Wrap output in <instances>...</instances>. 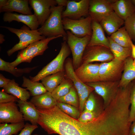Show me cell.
<instances>
[{"label": "cell", "mask_w": 135, "mask_h": 135, "mask_svg": "<svg viewBox=\"0 0 135 135\" xmlns=\"http://www.w3.org/2000/svg\"><path fill=\"white\" fill-rule=\"evenodd\" d=\"M131 56L134 59H135V44L132 42L131 46Z\"/></svg>", "instance_id": "cell-44"}, {"label": "cell", "mask_w": 135, "mask_h": 135, "mask_svg": "<svg viewBox=\"0 0 135 135\" xmlns=\"http://www.w3.org/2000/svg\"><path fill=\"white\" fill-rule=\"evenodd\" d=\"M109 36L118 44L124 47L131 48L133 42L124 26Z\"/></svg>", "instance_id": "cell-29"}, {"label": "cell", "mask_w": 135, "mask_h": 135, "mask_svg": "<svg viewBox=\"0 0 135 135\" xmlns=\"http://www.w3.org/2000/svg\"><path fill=\"white\" fill-rule=\"evenodd\" d=\"M114 58L109 48L101 46H87L83 54L81 64L94 62H108Z\"/></svg>", "instance_id": "cell-11"}, {"label": "cell", "mask_w": 135, "mask_h": 135, "mask_svg": "<svg viewBox=\"0 0 135 135\" xmlns=\"http://www.w3.org/2000/svg\"><path fill=\"white\" fill-rule=\"evenodd\" d=\"M124 20L114 11L104 18L100 22L104 30L110 36L124 24Z\"/></svg>", "instance_id": "cell-20"}, {"label": "cell", "mask_w": 135, "mask_h": 135, "mask_svg": "<svg viewBox=\"0 0 135 135\" xmlns=\"http://www.w3.org/2000/svg\"><path fill=\"white\" fill-rule=\"evenodd\" d=\"M112 6L114 11L124 20L135 12L132 0H115Z\"/></svg>", "instance_id": "cell-21"}, {"label": "cell", "mask_w": 135, "mask_h": 135, "mask_svg": "<svg viewBox=\"0 0 135 135\" xmlns=\"http://www.w3.org/2000/svg\"><path fill=\"white\" fill-rule=\"evenodd\" d=\"M134 44H135V43Z\"/></svg>", "instance_id": "cell-50"}, {"label": "cell", "mask_w": 135, "mask_h": 135, "mask_svg": "<svg viewBox=\"0 0 135 135\" xmlns=\"http://www.w3.org/2000/svg\"><path fill=\"white\" fill-rule=\"evenodd\" d=\"M17 101L24 120L29 121L32 125H37L39 114L36 107L30 102L20 100Z\"/></svg>", "instance_id": "cell-19"}, {"label": "cell", "mask_w": 135, "mask_h": 135, "mask_svg": "<svg viewBox=\"0 0 135 135\" xmlns=\"http://www.w3.org/2000/svg\"><path fill=\"white\" fill-rule=\"evenodd\" d=\"M4 36L2 34H0V44H2L5 40L4 38Z\"/></svg>", "instance_id": "cell-46"}, {"label": "cell", "mask_w": 135, "mask_h": 135, "mask_svg": "<svg viewBox=\"0 0 135 135\" xmlns=\"http://www.w3.org/2000/svg\"><path fill=\"white\" fill-rule=\"evenodd\" d=\"M61 37L60 36L47 37L28 45L25 48L19 52L16 60L10 63L12 66L16 67L23 62L30 63L36 56L42 55L48 48L49 42L52 40Z\"/></svg>", "instance_id": "cell-5"}, {"label": "cell", "mask_w": 135, "mask_h": 135, "mask_svg": "<svg viewBox=\"0 0 135 135\" xmlns=\"http://www.w3.org/2000/svg\"><path fill=\"white\" fill-rule=\"evenodd\" d=\"M132 0L133 4L135 6V0Z\"/></svg>", "instance_id": "cell-47"}, {"label": "cell", "mask_w": 135, "mask_h": 135, "mask_svg": "<svg viewBox=\"0 0 135 135\" xmlns=\"http://www.w3.org/2000/svg\"><path fill=\"white\" fill-rule=\"evenodd\" d=\"M11 80L6 78L2 74H0V87L3 88L7 85Z\"/></svg>", "instance_id": "cell-41"}, {"label": "cell", "mask_w": 135, "mask_h": 135, "mask_svg": "<svg viewBox=\"0 0 135 135\" xmlns=\"http://www.w3.org/2000/svg\"><path fill=\"white\" fill-rule=\"evenodd\" d=\"M100 65V64H82L74 72L78 78L84 83L99 82Z\"/></svg>", "instance_id": "cell-16"}, {"label": "cell", "mask_w": 135, "mask_h": 135, "mask_svg": "<svg viewBox=\"0 0 135 135\" xmlns=\"http://www.w3.org/2000/svg\"><path fill=\"white\" fill-rule=\"evenodd\" d=\"M22 113L15 102L0 103V122L16 123L24 122Z\"/></svg>", "instance_id": "cell-14"}, {"label": "cell", "mask_w": 135, "mask_h": 135, "mask_svg": "<svg viewBox=\"0 0 135 135\" xmlns=\"http://www.w3.org/2000/svg\"><path fill=\"white\" fill-rule=\"evenodd\" d=\"M56 105L62 111L70 116L76 119L79 118L80 114V112L75 106L58 101Z\"/></svg>", "instance_id": "cell-34"}, {"label": "cell", "mask_w": 135, "mask_h": 135, "mask_svg": "<svg viewBox=\"0 0 135 135\" xmlns=\"http://www.w3.org/2000/svg\"><path fill=\"white\" fill-rule=\"evenodd\" d=\"M3 88V91L6 93L12 94L22 100L27 101L31 95L30 92L26 89L20 87L14 79L11 80L9 83Z\"/></svg>", "instance_id": "cell-26"}, {"label": "cell", "mask_w": 135, "mask_h": 135, "mask_svg": "<svg viewBox=\"0 0 135 135\" xmlns=\"http://www.w3.org/2000/svg\"><path fill=\"white\" fill-rule=\"evenodd\" d=\"M74 86L70 79L64 78L61 83L51 92L52 97L57 101L60 97L67 94Z\"/></svg>", "instance_id": "cell-31"}, {"label": "cell", "mask_w": 135, "mask_h": 135, "mask_svg": "<svg viewBox=\"0 0 135 135\" xmlns=\"http://www.w3.org/2000/svg\"><path fill=\"white\" fill-rule=\"evenodd\" d=\"M119 82V81H100L86 84L93 88L96 92L102 98L104 108L116 96L120 88Z\"/></svg>", "instance_id": "cell-10"}, {"label": "cell", "mask_w": 135, "mask_h": 135, "mask_svg": "<svg viewBox=\"0 0 135 135\" xmlns=\"http://www.w3.org/2000/svg\"><path fill=\"white\" fill-rule=\"evenodd\" d=\"M38 110L39 114L38 124L48 134L116 135L115 123L104 111L92 121L83 123L65 113L56 105Z\"/></svg>", "instance_id": "cell-1"}, {"label": "cell", "mask_w": 135, "mask_h": 135, "mask_svg": "<svg viewBox=\"0 0 135 135\" xmlns=\"http://www.w3.org/2000/svg\"><path fill=\"white\" fill-rule=\"evenodd\" d=\"M90 0L78 1L68 0L65 10L63 11L62 18H67L72 20L79 19L83 16H89Z\"/></svg>", "instance_id": "cell-13"}, {"label": "cell", "mask_w": 135, "mask_h": 135, "mask_svg": "<svg viewBox=\"0 0 135 135\" xmlns=\"http://www.w3.org/2000/svg\"><path fill=\"white\" fill-rule=\"evenodd\" d=\"M33 135H39L36 134H34Z\"/></svg>", "instance_id": "cell-49"}, {"label": "cell", "mask_w": 135, "mask_h": 135, "mask_svg": "<svg viewBox=\"0 0 135 135\" xmlns=\"http://www.w3.org/2000/svg\"><path fill=\"white\" fill-rule=\"evenodd\" d=\"M66 33V41L72 54V64L75 70L81 64L84 53L91 36H87L79 38L75 36L69 30H67Z\"/></svg>", "instance_id": "cell-7"}, {"label": "cell", "mask_w": 135, "mask_h": 135, "mask_svg": "<svg viewBox=\"0 0 135 135\" xmlns=\"http://www.w3.org/2000/svg\"><path fill=\"white\" fill-rule=\"evenodd\" d=\"M65 77V70L47 76L41 80L47 91L52 92Z\"/></svg>", "instance_id": "cell-25"}, {"label": "cell", "mask_w": 135, "mask_h": 135, "mask_svg": "<svg viewBox=\"0 0 135 135\" xmlns=\"http://www.w3.org/2000/svg\"><path fill=\"white\" fill-rule=\"evenodd\" d=\"M92 34L87 46H101L110 49L109 40L100 23L92 20Z\"/></svg>", "instance_id": "cell-18"}, {"label": "cell", "mask_w": 135, "mask_h": 135, "mask_svg": "<svg viewBox=\"0 0 135 135\" xmlns=\"http://www.w3.org/2000/svg\"><path fill=\"white\" fill-rule=\"evenodd\" d=\"M109 42L110 49L114 58L124 61L131 56V48L122 46L113 41L109 36L108 37Z\"/></svg>", "instance_id": "cell-27"}, {"label": "cell", "mask_w": 135, "mask_h": 135, "mask_svg": "<svg viewBox=\"0 0 135 135\" xmlns=\"http://www.w3.org/2000/svg\"><path fill=\"white\" fill-rule=\"evenodd\" d=\"M37 108L48 109L56 105L57 101L52 96L51 92L47 91L41 95L33 96L30 100Z\"/></svg>", "instance_id": "cell-24"}, {"label": "cell", "mask_w": 135, "mask_h": 135, "mask_svg": "<svg viewBox=\"0 0 135 135\" xmlns=\"http://www.w3.org/2000/svg\"><path fill=\"white\" fill-rule=\"evenodd\" d=\"M130 100L131 105L130 109L129 118L132 123L135 120V79L132 81Z\"/></svg>", "instance_id": "cell-36"}, {"label": "cell", "mask_w": 135, "mask_h": 135, "mask_svg": "<svg viewBox=\"0 0 135 135\" xmlns=\"http://www.w3.org/2000/svg\"><path fill=\"white\" fill-rule=\"evenodd\" d=\"M58 6L64 7L66 6L68 2L67 0H55Z\"/></svg>", "instance_id": "cell-42"}, {"label": "cell", "mask_w": 135, "mask_h": 135, "mask_svg": "<svg viewBox=\"0 0 135 135\" xmlns=\"http://www.w3.org/2000/svg\"><path fill=\"white\" fill-rule=\"evenodd\" d=\"M28 0H8L6 4L0 9V12H16L22 14L31 15L32 14L28 6Z\"/></svg>", "instance_id": "cell-22"}, {"label": "cell", "mask_w": 135, "mask_h": 135, "mask_svg": "<svg viewBox=\"0 0 135 135\" xmlns=\"http://www.w3.org/2000/svg\"><path fill=\"white\" fill-rule=\"evenodd\" d=\"M22 78V86L29 90L30 94L33 96L42 94L47 91L42 83L32 82L24 76Z\"/></svg>", "instance_id": "cell-30"}, {"label": "cell", "mask_w": 135, "mask_h": 135, "mask_svg": "<svg viewBox=\"0 0 135 135\" xmlns=\"http://www.w3.org/2000/svg\"><path fill=\"white\" fill-rule=\"evenodd\" d=\"M28 2L41 26L50 16L51 8L57 5L54 0H29Z\"/></svg>", "instance_id": "cell-15"}, {"label": "cell", "mask_w": 135, "mask_h": 135, "mask_svg": "<svg viewBox=\"0 0 135 135\" xmlns=\"http://www.w3.org/2000/svg\"><path fill=\"white\" fill-rule=\"evenodd\" d=\"M71 52L66 41L61 44L60 50L56 58L44 66L37 74L34 77L30 76L33 82L38 81L44 77L64 70V64L66 58Z\"/></svg>", "instance_id": "cell-4"}, {"label": "cell", "mask_w": 135, "mask_h": 135, "mask_svg": "<svg viewBox=\"0 0 135 135\" xmlns=\"http://www.w3.org/2000/svg\"><path fill=\"white\" fill-rule=\"evenodd\" d=\"M76 91L74 86H73L67 94L60 97L57 101L70 104L77 108L79 104Z\"/></svg>", "instance_id": "cell-33"}, {"label": "cell", "mask_w": 135, "mask_h": 135, "mask_svg": "<svg viewBox=\"0 0 135 135\" xmlns=\"http://www.w3.org/2000/svg\"><path fill=\"white\" fill-rule=\"evenodd\" d=\"M1 27L5 28L15 34L19 39V42L7 52V54L9 56L17 51L24 49L31 44L46 38L38 31V29L30 30L28 27L24 25L20 29L6 26Z\"/></svg>", "instance_id": "cell-3"}, {"label": "cell", "mask_w": 135, "mask_h": 135, "mask_svg": "<svg viewBox=\"0 0 135 135\" xmlns=\"http://www.w3.org/2000/svg\"><path fill=\"white\" fill-rule=\"evenodd\" d=\"M8 0H0V9L4 6L6 4Z\"/></svg>", "instance_id": "cell-45"}, {"label": "cell", "mask_w": 135, "mask_h": 135, "mask_svg": "<svg viewBox=\"0 0 135 135\" xmlns=\"http://www.w3.org/2000/svg\"><path fill=\"white\" fill-rule=\"evenodd\" d=\"M96 103L95 97L92 92L90 94L86 100L84 110L93 112L102 111L104 109L98 110L96 109Z\"/></svg>", "instance_id": "cell-38"}, {"label": "cell", "mask_w": 135, "mask_h": 135, "mask_svg": "<svg viewBox=\"0 0 135 135\" xmlns=\"http://www.w3.org/2000/svg\"><path fill=\"white\" fill-rule=\"evenodd\" d=\"M134 64L135 65V59H134Z\"/></svg>", "instance_id": "cell-48"}, {"label": "cell", "mask_w": 135, "mask_h": 135, "mask_svg": "<svg viewBox=\"0 0 135 135\" xmlns=\"http://www.w3.org/2000/svg\"><path fill=\"white\" fill-rule=\"evenodd\" d=\"M115 0H90L89 15L92 20L100 23L106 16L114 12L112 3Z\"/></svg>", "instance_id": "cell-12"}, {"label": "cell", "mask_w": 135, "mask_h": 135, "mask_svg": "<svg viewBox=\"0 0 135 135\" xmlns=\"http://www.w3.org/2000/svg\"><path fill=\"white\" fill-rule=\"evenodd\" d=\"M65 77L72 81L77 92L79 99V108L82 112L84 110L86 102L91 93L94 90L92 88L82 82L77 76L73 68L72 60L68 58L66 60L64 65Z\"/></svg>", "instance_id": "cell-6"}, {"label": "cell", "mask_w": 135, "mask_h": 135, "mask_svg": "<svg viewBox=\"0 0 135 135\" xmlns=\"http://www.w3.org/2000/svg\"><path fill=\"white\" fill-rule=\"evenodd\" d=\"M135 79V65L134 59L130 56L124 61L123 72L119 82V88L127 86Z\"/></svg>", "instance_id": "cell-23"}, {"label": "cell", "mask_w": 135, "mask_h": 135, "mask_svg": "<svg viewBox=\"0 0 135 135\" xmlns=\"http://www.w3.org/2000/svg\"><path fill=\"white\" fill-rule=\"evenodd\" d=\"M38 127L37 125H34L26 123L18 135H32L33 131Z\"/></svg>", "instance_id": "cell-40"}, {"label": "cell", "mask_w": 135, "mask_h": 135, "mask_svg": "<svg viewBox=\"0 0 135 135\" xmlns=\"http://www.w3.org/2000/svg\"><path fill=\"white\" fill-rule=\"evenodd\" d=\"M102 111L92 112L84 110L78 120L83 123L88 122L94 120Z\"/></svg>", "instance_id": "cell-37"}, {"label": "cell", "mask_w": 135, "mask_h": 135, "mask_svg": "<svg viewBox=\"0 0 135 135\" xmlns=\"http://www.w3.org/2000/svg\"><path fill=\"white\" fill-rule=\"evenodd\" d=\"M130 135H135V120L132 122L130 126Z\"/></svg>", "instance_id": "cell-43"}, {"label": "cell", "mask_w": 135, "mask_h": 135, "mask_svg": "<svg viewBox=\"0 0 135 135\" xmlns=\"http://www.w3.org/2000/svg\"><path fill=\"white\" fill-rule=\"evenodd\" d=\"M92 20L89 16L85 18L72 20L67 18H62L64 30L70 31L75 36L82 38L87 36H91Z\"/></svg>", "instance_id": "cell-8"}, {"label": "cell", "mask_w": 135, "mask_h": 135, "mask_svg": "<svg viewBox=\"0 0 135 135\" xmlns=\"http://www.w3.org/2000/svg\"><path fill=\"white\" fill-rule=\"evenodd\" d=\"M124 61L114 58L111 61L100 64V81H119L124 68Z\"/></svg>", "instance_id": "cell-9"}, {"label": "cell", "mask_w": 135, "mask_h": 135, "mask_svg": "<svg viewBox=\"0 0 135 135\" xmlns=\"http://www.w3.org/2000/svg\"><path fill=\"white\" fill-rule=\"evenodd\" d=\"M10 62H6L0 58V70L5 71L12 74L17 78L25 74H28L38 67L35 66L24 68H18L11 66Z\"/></svg>", "instance_id": "cell-28"}, {"label": "cell", "mask_w": 135, "mask_h": 135, "mask_svg": "<svg viewBox=\"0 0 135 135\" xmlns=\"http://www.w3.org/2000/svg\"><path fill=\"white\" fill-rule=\"evenodd\" d=\"M64 7L56 6L52 7L50 16L44 24L38 29L42 35L47 37L60 36L66 41L67 35L64 28L62 13Z\"/></svg>", "instance_id": "cell-2"}, {"label": "cell", "mask_w": 135, "mask_h": 135, "mask_svg": "<svg viewBox=\"0 0 135 135\" xmlns=\"http://www.w3.org/2000/svg\"><path fill=\"white\" fill-rule=\"evenodd\" d=\"M24 122L8 124L2 123L0 124V135L16 134L24 127Z\"/></svg>", "instance_id": "cell-32"}, {"label": "cell", "mask_w": 135, "mask_h": 135, "mask_svg": "<svg viewBox=\"0 0 135 135\" xmlns=\"http://www.w3.org/2000/svg\"><path fill=\"white\" fill-rule=\"evenodd\" d=\"M124 24L130 38L135 42V12L124 20Z\"/></svg>", "instance_id": "cell-35"}, {"label": "cell", "mask_w": 135, "mask_h": 135, "mask_svg": "<svg viewBox=\"0 0 135 135\" xmlns=\"http://www.w3.org/2000/svg\"><path fill=\"white\" fill-rule=\"evenodd\" d=\"M16 96L9 95L3 91H0V103L15 102L18 100Z\"/></svg>", "instance_id": "cell-39"}, {"label": "cell", "mask_w": 135, "mask_h": 135, "mask_svg": "<svg viewBox=\"0 0 135 135\" xmlns=\"http://www.w3.org/2000/svg\"><path fill=\"white\" fill-rule=\"evenodd\" d=\"M3 20L4 21L8 22L13 21L21 22L32 30H37L39 25L38 19L34 14L31 15H27L11 12H5L3 16Z\"/></svg>", "instance_id": "cell-17"}]
</instances>
